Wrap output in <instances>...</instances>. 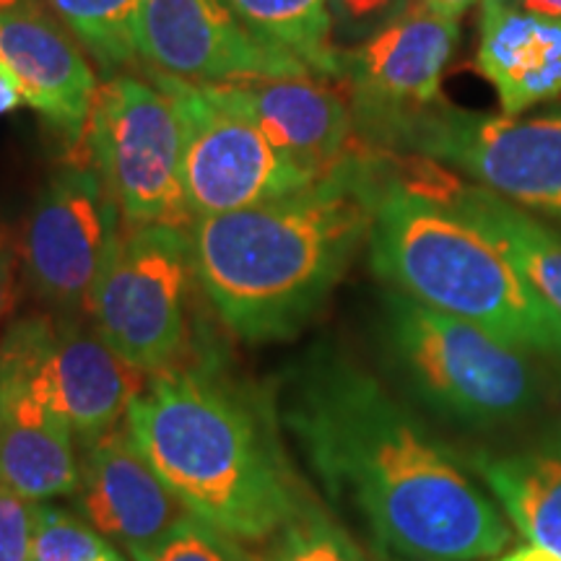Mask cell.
<instances>
[{"label":"cell","instance_id":"obj_30","mask_svg":"<svg viewBox=\"0 0 561 561\" xmlns=\"http://www.w3.org/2000/svg\"><path fill=\"white\" fill-rule=\"evenodd\" d=\"M494 3L507 5V9H515V11L533 13V16L561 21V0H494Z\"/></svg>","mask_w":561,"mask_h":561},{"label":"cell","instance_id":"obj_32","mask_svg":"<svg viewBox=\"0 0 561 561\" xmlns=\"http://www.w3.org/2000/svg\"><path fill=\"white\" fill-rule=\"evenodd\" d=\"M486 561H561V557H557V553L549 549H543V546L525 543V546H517V549L502 551L500 557L486 559Z\"/></svg>","mask_w":561,"mask_h":561},{"label":"cell","instance_id":"obj_21","mask_svg":"<svg viewBox=\"0 0 561 561\" xmlns=\"http://www.w3.org/2000/svg\"><path fill=\"white\" fill-rule=\"evenodd\" d=\"M242 24L265 45L305 62L322 79H335L339 45L328 0H227Z\"/></svg>","mask_w":561,"mask_h":561},{"label":"cell","instance_id":"obj_26","mask_svg":"<svg viewBox=\"0 0 561 561\" xmlns=\"http://www.w3.org/2000/svg\"><path fill=\"white\" fill-rule=\"evenodd\" d=\"M411 9H416V0H328L335 45H359Z\"/></svg>","mask_w":561,"mask_h":561},{"label":"cell","instance_id":"obj_2","mask_svg":"<svg viewBox=\"0 0 561 561\" xmlns=\"http://www.w3.org/2000/svg\"><path fill=\"white\" fill-rule=\"evenodd\" d=\"M382 191V153L356 151L284 198L195 219V278L237 339L289 341L310 325L362 244Z\"/></svg>","mask_w":561,"mask_h":561},{"label":"cell","instance_id":"obj_4","mask_svg":"<svg viewBox=\"0 0 561 561\" xmlns=\"http://www.w3.org/2000/svg\"><path fill=\"white\" fill-rule=\"evenodd\" d=\"M377 278L442 314L466 320L510 346L561 367V314L466 216L382 153V191L369 231Z\"/></svg>","mask_w":561,"mask_h":561},{"label":"cell","instance_id":"obj_3","mask_svg":"<svg viewBox=\"0 0 561 561\" xmlns=\"http://www.w3.org/2000/svg\"><path fill=\"white\" fill-rule=\"evenodd\" d=\"M125 430L185 510L234 541H268L307 494L273 411L214 356L146 375Z\"/></svg>","mask_w":561,"mask_h":561},{"label":"cell","instance_id":"obj_13","mask_svg":"<svg viewBox=\"0 0 561 561\" xmlns=\"http://www.w3.org/2000/svg\"><path fill=\"white\" fill-rule=\"evenodd\" d=\"M136 42L140 68L195 87L312 73L257 39L227 0H140Z\"/></svg>","mask_w":561,"mask_h":561},{"label":"cell","instance_id":"obj_14","mask_svg":"<svg viewBox=\"0 0 561 561\" xmlns=\"http://www.w3.org/2000/svg\"><path fill=\"white\" fill-rule=\"evenodd\" d=\"M208 89L250 117L276 149L314 180L328 178L354 153V112L346 91L331 79L305 73Z\"/></svg>","mask_w":561,"mask_h":561},{"label":"cell","instance_id":"obj_10","mask_svg":"<svg viewBox=\"0 0 561 561\" xmlns=\"http://www.w3.org/2000/svg\"><path fill=\"white\" fill-rule=\"evenodd\" d=\"M144 70L170 91L185 125L182 178L193 219L284 198L318 182L208 87Z\"/></svg>","mask_w":561,"mask_h":561},{"label":"cell","instance_id":"obj_18","mask_svg":"<svg viewBox=\"0 0 561 561\" xmlns=\"http://www.w3.org/2000/svg\"><path fill=\"white\" fill-rule=\"evenodd\" d=\"M476 66L504 115L520 117L561 94V21L483 0Z\"/></svg>","mask_w":561,"mask_h":561},{"label":"cell","instance_id":"obj_24","mask_svg":"<svg viewBox=\"0 0 561 561\" xmlns=\"http://www.w3.org/2000/svg\"><path fill=\"white\" fill-rule=\"evenodd\" d=\"M30 561H123L87 517L53 502H34Z\"/></svg>","mask_w":561,"mask_h":561},{"label":"cell","instance_id":"obj_22","mask_svg":"<svg viewBox=\"0 0 561 561\" xmlns=\"http://www.w3.org/2000/svg\"><path fill=\"white\" fill-rule=\"evenodd\" d=\"M102 76L138 70L140 0H45Z\"/></svg>","mask_w":561,"mask_h":561},{"label":"cell","instance_id":"obj_12","mask_svg":"<svg viewBox=\"0 0 561 561\" xmlns=\"http://www.w3.org/2000/svg\"><path fill=\"white\" fill-rule=\"evenodd\" d=\"M458 37V21L411 9L359 45L339 47L333 81L346 91L367 149H382L392 130L442 102Z\"/></svg>","mask_w":561,"mask_h":561},{"label":"cell","instance_id":"obj_33","mask_svg":"<svg viewBox=\"0 0 561 561\" xmlns=\"http://www.w3.org/2000/svg\"><path fill=\"white\" fill-rule=\"evenodd\" d=\"M42 9H45V0H0V13H24Z\"/></svg>","mask_w":561,"mask_h":561},{"label":"cell","instance_id":"obj_17","mask_svg":"<svg viewBox=\"0 0 561 561\" xmlns=\"http://www.w3.org/2000/svg\"><path fill=\"white\" fill-rule=\"evenodd\" d=\"M76 434L16 364L0 356V481L30 502L79 491Z\"/></svg>","mask_w":561,"mask_h":561},{"label":"cell","instance_id":"obj_6","mask_svg":"<svg viewBox=\"0 0 561 561\" xmlns=\"http://www.w3.org/2000/svg\"><path fill=\"white\" fill-rule=\"evenodd\" d=\"M81 149L123 210L125 227L191 229L185 125L178 102L144 68L102 76Z\"/></svg>","mask_w":561,"mask_h":561},{"label":"cell","instance_id":"obj_11","mask_svg":"<svg viewBox=\"0 0 561 561\" xmlns=\"http://www.w3.org/2000/svg\"><path fill=\"white\" fill-rule=\"evenodd\" d=\"M0 356L30 377L83 445L125 421L146 375L112 351L87 314H26L0 339Z\"/></svg>","mask_w":561,"mask_h":561},{"label":"cell","instance_id":"obj_1","mask_svg":"<svg viewBox=\"0 0 561 561\" xmlns=\"http://www.w3.org/2000/svg\"><path fill=\"white\" fill-rule=\"evenodd\" d=\"M276 426L380 561H486L512 525L483 483L359 364L318 348L286 371Z\"/></svg>","mask_w":561,"mask_h":561},{"label":"cell","instance_id":"obj_16","mask_svg":"<svg viewBox=\"0 0 561 561\" xmlns=\"http://www.w3.org/2000/svg\"><path fill=\"white\" fill-rule=\"evenodd\" d=\"M0 62L16 79L26 107L81 146L100 79L87 50L55 13H0Z\"/></svg>","mask_w":561,"mask_h":561},{"label":"cell","instance_id":"obj_15","mask_svg":"<svg viewBox=\"0 0 561 561\" xmlns=\"http://www.w3.org/2000/svg\"><path fill=\"white\" fill-rule=\"evenodd\" d=\"M79 466L81 481L73 496L81 515L104 538L123 543L130 557L157 546L191 515L130 439L125 421L87 442Z\"/></svg>","mask_w":561,"mask_h":561},{"label":"cell","instance_id":"obj_5","mask_svg":"<svg viewBox=\"0 0 561 561\" xmlns=\"http://www.w3.org/2000/svg\"><path fill=\"white\" fill-rule=\"evenodd\" d=\"M382 343L403 388L466 430H502L543 398L536 356L396 289L382 297Z\"/></svg>","mask_w":561,"mask_h":561},{"label":"cell","instance_id":"obj_8","mask_svg":"<svg viewBox=\"0 0 561 561\" xmlns=\"http://www.w3.org/2000/svg\"><path fill=\"white\" fill-rule=\"evenodd\" d=\"M382 149L430 159L515 206L561 219V112L520 121L442 100L392 130Z\"/></svg>","mask_w":561,"mask_h":561},{"label":"cell","instance_id":"obj_31","mask_svg":"<svg viewBox=\"0 0 561 561\" xmlns=\"http://www.w3.org/2000/svg\"><path fill=\"white\" fill-rule=\"evenodd\" d=\"M24 104V96H21V89L16 79L9 68L0 62V115H9V112L19 110Z\"/></svg>","mask_w":561,"mask_h":561},{"label":"cell","instance_id":"obj_19","mask_svg":"<svg viewBox=\"0 0 561 561\" xmlns=\"http://www.w3.org/2000/svg\"><path fill=\"white\" fill-rule=\"evenodd\" d=\"M413 172L466 216L486 240L512 263L525 284L561 314V237L528 210L502 195L455 178L430 159L409 157Z\"/></svg>","mask_w":561,"mask_h":561},{"label":"cell","instance_id":"obj_9","mask_svg":"<svg viewBox=\"0 0 561 561\" xmlns=\"http://www.w3.org/2000/svg\"><path fill=\"white\" fill-rule=\"evenodd\" d=\"M76 149L42 185L21 242L30 289L55 314H87L96 278L125 227L102 172L81 146Z\"/></svg>","mask_w":561,"mask_h":561},{"label":"cell","instance_id":"obj_20","mask_svg":"<svg viewBox=\"0 0 561 561\" xmlns=\"http://www.w3.org/2000/svg\"><path fill=\"white\" fill-rule=\"evenodd\" d=\"M471 471L525 541L561 557V430L515 453H476Z\"/></svg>","mask_w":561,"mask_h":561},{"label":"cell","instance_id":"obj_25","mask_svg":"<svg viewBox=\"0 0 561 561\" xmlns=\"http://www.w3.org/2000/svg\"><path fill=\"white\" fill-rule=\"evenodd\" d=\"M133 561H261V557H252L242 549V541L214 525L187 515L157 546L133 553Z\"/></svg>","mask_w":561,"mask_h":561},{"label":"cell","instance_id":"obj_29","mask_svg":"<svg viewBox=\"0 0 561 561\" xmlns=\"http://www.w3.org/2000/svg\"><path fill=\"white\" fill-rule=\"evenodd\" d=\"M476 3H479V0H416V9L437 13V16H442V19L460 21L462 13H466Z\"/></svg>","mask_w":561,"mask_h":561},{"label":"cell","instance_id":"obj_23","mask_svg":"<svg viewBox=\"0 0 561 561\" xmlns=\"http://www.w3.org/2000/svg\"><path fill=\"white\" fill-rule=\"evenodd\" d=\"M261 561H371L322 504L305 494L297 512L265 541Z\"/></svg>","mask_w":561,"mask_h":561},{"label":"cell","instance_id":"obj_27","mask_svg":"<svg viewBox=\"0 0 561 561\" xmlns=\"http://www.w3.org/2000/svg\"><path fill=\"white\" fill-rule=\"evenodd\" d=\"M34 502L0 481V561H30Z\"/></svg>","mask_w":561,"mask_h":561},{"label":"cell","instance_id":"obj_28","mask_svg":"<svg viewBox=\"0 0 561 561\" xmlns=\"http://www.w3.org/2000/svg\"><path fill=\"white\" fill-rule=\"evenodd\" d=\"M16 248H13L11 237L0 231V328L13 310V299H16Z\"/></svg>","mask_w":561,"mask_h":561},{"label":"cell","instance_id":"obj_7","mask_svg":"<svg viewBox=\"0 0 561 561\" xmlns=\"http://www.w3.org/2000/svg\"><path fill=\"white\" fill-rule=\"evenodd\" d=\"M195 284L191 231L123 227L87 318L123 362L153 375L191 356Z\"/></svg>","mask_w":561,"mask_h":561}]
</instances>
